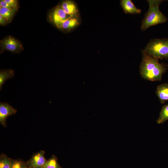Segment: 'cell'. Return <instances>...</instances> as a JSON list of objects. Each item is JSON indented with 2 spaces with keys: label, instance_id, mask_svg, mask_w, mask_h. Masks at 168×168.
<instances>
[{
  "label": "cell",
  "instance_id": "16",
  "mask_svg": "<svg viewBox=\"0 0 168 168\" xmlns=\"http://www.w3.org/2000/svg\"><path fill=\"white\" fill-rule=\"evenodd\" d=\"M0 168H11V159L5 155L0 156Z\"/></svg>",
  "mask_w": 168,
  "mask_h": 168
},
{
  "label": "cell",
  "instance_id": "6",
  "mask_svg": "<svg viewBox=\"0 0 168 168\" xmlns=\"http://www.w3.org/2000/svg\"><path fill=\"white\" fill-rule=\"evenodd\" d=\"M44 154V151L41 150L34 154L27 162V168H42L47 161Z\"/></svg>",
  "mask_w": 168,
  "mask_h": 168
},
{
  "label": "cell",
  "instance_id": "15",
  "mask_svg": "<svg viewBox=\"0 0 168 168\" xmlns=\"http://www.w3.org/2000/svg\"><path fill=\"white\" fill-rule=\"evenodd\" d=\"M42 168H62L58 163L56 157L53 155Z\"/></svg>",
  "mask_w": 168,
  "mask_h": 168
},
{
  "label": "cell",
  "instance_id": "20",
  "mask_svg": "<svg viewBox=\"0 0 168 168\" xmlns=\"http://www.w3.org/2000/svg\"><path fill=\"white\" fill-rule=\"evenodd\" d=\"M8 23L7 20L1 15H0V24L1 25H4Z\"/></svg>",
  "mask_w": 168,
  "mask_h": 168
},
{
  "label": "cell",
  "instance_id": "19",
  "mask_svg": "<svg viewBox=\"0 0 168 168\" xmlns=\"http://www.w3.org/2000/svg\"><path fill=\"white\" fill-rule=\"evenodd\" d=\"M0 7L8 8H12L11 6L5 0H0Z\"/></svg>",
  "mask_w": 168,
  "mask_h": 168
},
{
  "label": "cell",
  "instance_id": "1",
  "mask_svg": "<svg viewBox=\"0 0 168 168\" xmlns=\"http://www.w3.org/2000/svg\"><path fill=\"white\" fill-rule=\"evenodd\" d=\"M155 58L142 51V57L140 67V73L145 79L152 81H160L166 71L164 65Z\"/></svg>",
  "mask_w": 168,
  "mask_h": 168
},
{
  "label": "cell",
  "instance_id": "8",
  "mask_svg": "<svg viewBox=\"0 0 168 168\" xmlns=\"http://www.w3.org/2000/svg\"><path fill=\"white\" fill-rule=\"evenodd\" d=\"M60 6L70 16L77 17L78 10L76 4L70 0L64 1Z\"/></svg>",
  "mask_w": 168,
  "mask_h": 168
},
{
  "label": "cell",
  "instance_id": "14",
  "mask_svg": "<svg viewBox=\"0 0 168 168\" xmlns=\"http://www.w3.org/2000/svg\"><path fill=\"white\" fill-rule=\"evenodd\" d=\"M168 120V104L163 106L160 113L159 117L156 120L159 124L163 123Z\"/></svg>",
  "mask_w": 168,
  "mask_h": 168
},
{
  "label": "cell",
  "instance_id": "21",
  "mask_svg": "<svg viewBox=\"0 0 168 168\" xmlns=\"http://www.w3.org/2000/svg\"></svg>",
  "mask_w": 168,
  "mask_h": 168
},
{
  "label": "cell",
  "instance_id": "11",
  "mask_svg": "<svg viewBox=\"0 0 168 168\" xmlns=\"http://www.w3.org/2000/svg\"><path fill=\"white\" fill-rule=\"evenodd\" d=\"M156 94L160 102L164 103L168 100V84L163 83L158 86Z\"/></svg>",
  "mask_w": 168,
  "mask_h": 168
},
{
  "label": "cell",
  "instance_id": "17",
  "mask_svg": "<svg viewBox=\"0 0 168 168\" xmlns=\"http://www.w3.org/2000/svg\"><path fill=\"white\" fill-rule=\"evenodd\" d=\"M11 168H27L26 164L23 161L11 159Z\"/></svg>",
  "mask_w": 168,
  "mask_h": 168
},
{
  "label": "cell",
  "instance_id": "10",
  "mask_svg": "<svg viewBox=\"0 0 168 168\" xmlns=\"http://www.w3.org/2000/svg\"><path fill=\"white\" fill-rule=\"evenodd\" d=\"M79 24L77 17H70L56 25L58 28L66 30L73 29Z\"/></svg>",
  "mask_w": 168,
  "mask_h": 168
},
{
  "label": "cell",
  "instance_id": "22",
  "mask_svg": "<svg viewBox=\"0 0 168 168\" xmlns=\"http://www.w3.org/2000/svg\"></svg>",
  "mask_w": 168,
  "mask_h": 168
},
{
  "label": "cell",
  "instance_id": "18",
  "mask_svg": "<svg viewBox=\"0 0 168 168\" xmlns=\"http://www.w3.org/2000/svg\"><path fill=\"white\" fill-rule=\"evenodd\" d=\"M16 11L19 8V3L18 1L16 0H5Z\"/></svg>",
  "mask_w": 168,
  "mask_h": 168
},
{
  "label": "cell",
  "instance_id": "12",
  "mask_svg": "<svg viewBox=\"0 0 168 168\" xmlns=\"http://www.w3.org/2000/svg\"><path fill=\"white\" fill-rule=\"evenodd\" d=\"M14 71L12 69H2L0 71V90L2 88L5 82L14 76Z\"/></svg>",
  "mask_w": 168,
  "mask_h": 168
},
{
  "label": "cell",
  "instance_id": "9",
  "mask_svg": "<svg viewBox=\"0 0 168 168\" xmlns=\"http://www.w3.org/2000/svg\"><path fill=\"white\" fill-rule=\"evenodd\" d=\"M120 5L125 13L137 14L141 12V10L137 8L131 0H122Z\"/></svg>",
  "mask_w": 168,
  "mask_h": 168
},
{
  "label": "cell",
  "instance_id": "7",
  "mask_svg": "<svg viewBox=\"0 0 168 168\" xmlns=\"http://www.w3.org/2000/svg\"><path fill=\"white\" fill-rule=\"evenodd\" d=\"M49 16L51 21L55 26L70 17L65 13L60 5L54 9Z\"/></svg>",
  "mask_w": 168,
  "mask_h": 168
},
{
  "label": "cell",
  "instance_id": "5",
  "mask_svg": "<svg viewBox=\"0 0 168 168\" xmlns=\"http://www.w3.org/2000/svg\"><path fill=\"white\" fill-rule=\"evenodd\" d=\"M17 110L6 102L0 103V123L3 126L6 125V120L9 116L15 114Z\"/></svg>",
  "mask_w": 168,
  "mask_h": 168
},
{
  "label": "cell",
  "instance_id": "4",
  "mask_svg": "<svg viewBox=\"0 0 168 168\" xmlns=\"http://www.w3.org/2000/svg\"><path fill=\"white\" fill-rule=\"evenodd\" d=\"M1 44L3 49L12 52L19 53L23 49L20 42L11 36L2 40Z\"/></svg>",
  "mask_w": 168,
  "mask_h": 168
},
{
  "label": "cell",
  "instance_id": "13",
  "mask_svg": "<svg viewBox=\"0 0 168 168\" xmlns=\"http://www.w3.org/2000/svg\"><path fill=\"white\" fill-rule=\"evenodd\" d=\"M16 10L13 8L0 7V15L5 18L8 23L10 22Z\"/></svg>",
  "mask_w": 168,
  "mask_h": 168
},
{
  "label": "cell",
  "instance_id": "2",
  "mask_svg": "<svg viewBox=\"0 0 168 168\" xmlns=\"http://www.w3.org/2000/svg\"><path fill=\"white\" fill-rule=\"evenodd\" d=\"M149 8L142 20L141 27L145 31L151 26L165 22L166 17L161 12L159 7L163 2L161 0H147Z\"/></svg>",
  "mask_w": 168,
  "mask_h": 168
},
{
  "label": "cell",
  "instance_id": "3",
  "mask_svg": "<svg viewBox=\"0 0 168 168\" xmlns=\"http://www.w3.org/2000/svg\"><path fill=\"white\" fill-rule=\"evenodd\" d=\"M144 50L148 55L158 59L168 58V38L152 40Z\"/></svg>",
  "mask_w": 168,
  "mask_h": 168
}]
</instances>
